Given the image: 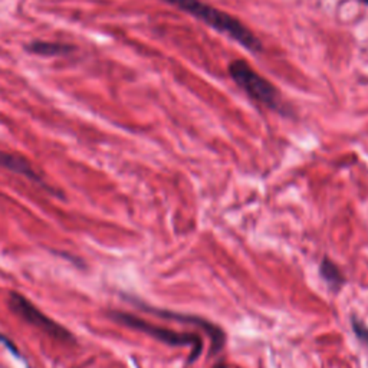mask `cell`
<instances>
[{
    "instance_id": "cell-7",
    "label": "cell",
    "mask_w": 368,
    "mask_h": 368,
    "mask_svg": "<svg viewBox=\"0 0 368 368\" xmlns=\"http://www.w3.org/2000/svg\"><path fill=\"white\" fill-rule=\"evenodd\" d=\"M320 275L321 278L327 282L328 288L332 290V292H338L342 289V286L345 285L347 279L345 276L342 275V272L340 270V268L330 259V258H325L321 265H320Z\"/></svg>"
},
{
    "instance_id": "cell-11",
    "label": "cell",
    "mask_w": 368,
    "mask_h": 368,
    "mask_svg": "<svg viewBox=\"0 0 368 368\" xmlns=\"http://www.w3.org/2000/svg\"><path fill=\"white\" fill-rule=\"evenodd\" d=\"M361 2H362L364 5H367V6H368V0H361Z\"/></svg>"
},
{
    "instance_id": "cell-6",
    "label": "cell",
    "mask_w": 368,
    "mask_h": 368,
    "mask_svg": "<svg viewBox=\"0 0 368 368\" xmlns=\"http://www.w3.org/2000/svg\"><path fill=\"white\" fill-rule=\"evenodd\" d=\"M0 167L11 170L12 173L25 176L29 180H32V182H35V183L48 189V184H45L43 179L36 173V170L32 167V164L25 157L0 152Z\"/></svg>"
},
{
    "instance_id": "cell-10",
    "label": "cell",
    "mask_w": 368,
    "mask_h": 368,
    "mask_svg": "<svg viewBox=\"0 0 368 368\" xmlns=\"http://www.w3.org/2000/svg\"><path fill=\"white\" fill-rule=\"evenodd\" d=\"M0 342H2L14 355H16V357H21L19 355V352H18V348H16V345L12 342V340H9V338H6L5 335H2L0 334Z\"/></svg>"
},
{
    "instance_id": "cell-2",
    "label": "cell",
    "mask_w": 368,
    "mask_h": 368,
    "mask_svg": "<svg viewBox=\"0 0 368 368\" xmlns=\"http://www.w3.org/2000/svg\"><path fill=\"white\" fill-rule=\"evenodd\" d=\"M111 318L128 328L137 330L140 332H144L147 335H150L170 347H191V354L187 359L189 364H193L200 355H201V349H203V338L199 337L194 332H177V331H172L163 327H157L153 325L150 322H147L135 315L127 314V312H121V311H112L110 312Z\"/></svg>"
},
{
    "instance_id": "cell-1",
    "label": "cell",
    "mask_w": 368,
    "mask_h": 368,
    "mask_svg": "<svg viewBox=\"0 0 368 368\" xmlns=\"http://www.w3.org/2000/svg\"><path fill=\"white\" fill-rule=\"evenodd\" d=\"M163 2L191 15L193 18L204 22L214 31L231 36L233 41L241 43L245 49L251 52H262V42L255 36V33L246 28L235 16L219 11L200 0H163Z\"/></svg>"
},
{
    "instance_id": "cell-5",
    "label": "cell",
    "mask_w": 368,
    "mask_h": 368,
    "mask_svg": "<svg viewBox=\"0 0 368 368\" xmlns=\"http://www.w3.org/2000/svg\"><path fill=\"white\" fill-rule=\"evenodd\" d=\"M140 308L142 311H147L150 314H154L160 318H164V320H170V321H176V322H182V324H190V325H194L200 330H203L207 337L210 338V342H211V354H219L220 351H222V348L225 347V342H226V334L225 331L214 325L213 322L201 318V317H197V315H189V314H182V312H174V311H167V310H159V308H152V307H147L144 304H140Z\"/></svg>"
},
{
    "instance_id": "cell-3",
    "label": "cell",
    "mask_w": 368,
    "mask_h": 368,
    "mask_svg": "<svg viewBox=\"0 0 368 368\" xmlns=\"http://www.w3.org/2000/svg\"><path fill=\"white\" fill-rule=\"evenodd\" d=\"M229 75L251 98L273 111L282 112V100L276 87L259 75L246 61H233L229 65Z\"/></svg>"
},
{
    "instance_id": "cell-4",
    "label": "cell",
    "mask_w": 368,
    "mask_h": 368,
    "mask_svg": "<svg viewBox=\"0 0 368 368\" xmlns=\"http://www.w3.org/2000/svg\"><path fill=\"white\" fill-rule=\"evenodd\" d=\"M9 308L16 315H19L22 320H25L31 325L42 330L48 335H51L56 340H61V341L73 342V335L66 328H63L62 325H59L58 322H55L53 320L46 317L32 303H29L25 297L19 295L18 292H11L9 293Z\"/></svg>"
},
{
    "instance_id": "cell-9",
    "label": "cell",
    "mask_w": 368,
    "mask_h": 368,
    "mask_svg": "<svg viewBox=\"0 0 368 368\" xmlns=\"http://www.w3.org/2000/svg\"><path fill=\"white\" fill-rule=\"evenodd\" d=\"M351 325H352L354 334L358 337V340L368 345V327L362 321H359L357 317L351 318Z\"/></svg>"
},
{
    "instance_id": "cell-8",
    "label": "cell",
    "mask_w": 368,
    "mask_h": 368,
    "mask_svg": "<svg viewBox=\"0 0 368 368\" xmlns=\"http://www.w3.org/2000/svg\"><path fill=\"white\" fill-rule=\"evenodd\" d=\"M26 49L31 53L41 55V56H59L73 51L70 45L61 43V42H49V41H33L26 46Z\"/></svg>"
}]
</instances>
